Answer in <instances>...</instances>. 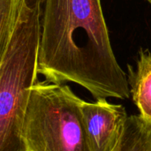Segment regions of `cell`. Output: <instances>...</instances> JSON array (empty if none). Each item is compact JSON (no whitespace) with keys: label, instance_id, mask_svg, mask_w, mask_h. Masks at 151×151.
I'll use <instances>...</instances> for the list:
<instances>
[{"label":"cell","instance_id":"6da1fadb","mask_svg":"<svg viewBox=\"0 0 151 151\" xmlns=\"http://www.w3.org/2000/svg\"><path fill=\"white\" fill-rule=\"evenodd\" d=\"M37 71L50 83L78 84L96 100L131 96L101 0H43Z\"/></svg>","mask_w":151,"mask_h":151},{"label":"cell","instance_id":"7a4b0ae2","mask_svg":"<svg viewBox=\"0 0 151 151\" xmlns=\"http://www.w3.org/2000/svg\"><path fill=\"white\" fill-rule=\"evenodd\" d=\"M43 0H26L18 16L0 24V151H25L21 129L37 82Z\"/></svg>","mask_w":151,"mask_h":151},{"label":"cell","instance_id":"3957f363","mask_svg":"<svg viewBox=\"0 0 151 151\" xmlns=\"http://www.w3.org/2000/svg\"><path fill=\"white\" fill-rule=\"evenodd\" d=\"M81 101L66 84L37 81L21 129L24 150L93 151Z\"/></svg>","mask_w":151,"mask_h":151},{"label":"cell","instance_id":"277c9868","mask_svg":"<svg viewBox=\"0 0 151 151\" xmlns=\"http://www.w3.org/2000/svg\"><path fill=\"white\" fill-rule=\"evenodd\" d=\"M81 111L93 151H113L128 119L126 108L100 98L96 102L82 100Z\"/></svg>","mask_w":151,"mask_h":151},{"label":"cell","instance_id":"5b68a950","mask_svg":"<svg viewBox=\"0 0 151 151\" xmlns=\"http://www.w3.org/2000/svg\"><path fill=\"white\" fill-rule=\"evenodd\" d=\"M130 95L141 118L151 126V50L140 49L135 67L127 65Z\"/></svg>","mask_w":151,"mask_h":151},{"label":"cell","instance_id":"8992f818","mask_svg":"<svg viewBox=\"0 0 151 151\" xmlns=\"http://www.w3.org/2000/svg\"><path fill=\"white\" fill-rule=\"evenodd\" d=\"M113 151H151V126L141 116H128L121 138Z\"/></svg>","mask_w":151,"mask_h":151},{"label":"cell","instance_id":"52a82bcc","mask_svg":"<svg viewBox=\"0 0 151 151\" xmlns=\"http://www.w3.org/2000/svg\"><path fill=\"white\" fill-rule=\"evenodd\" d=\"M146 1H148V2H149V3L151 4V0H146Z\"/></svg>","mask_w":151,"mask_h":151}]
</instances>
